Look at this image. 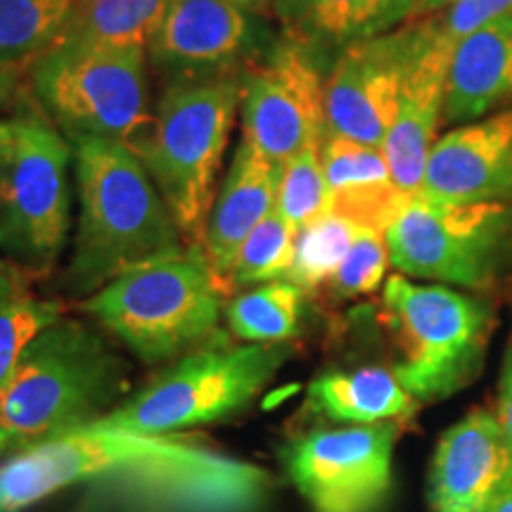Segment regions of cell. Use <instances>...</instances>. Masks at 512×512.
I'll list each match as a JSON object with an SVG mask.
<instances>
[{
  "mask_svg": "<svg viewBox=\"0 0 512 512\" xmlns=\"http://www.w3.org/2000/svg\"><path fill=\"white\" fill-rule=\"evenodd\" d=\"M76 484H100L159 512H256L271 477L169 434L79 427L0 463V512H22Z\"/></svg>",
  "mask_w": 512,
  "mask_h": 512,
  "instance_id": "obj_1",
  "label": "cell"
},
{
  "mask_svg": "<svg viewBox=\"0 0 512 512\" xmlns=\"http://www.w3.org/2000/svg\"><path fill=\"white\" fill-rule=\"evenodd\" d=\"M79 226L67 268V290L95 294L119 275L181 254L183 235L162 192L128 145L76 138Z\"/></svg>",
  "mask_w": 512,
  "mask_h": 512,
  "instance_id": "obj_2",
  "label": "cell"
},
{
  "mask_svg": "<svg viewBox=\"0 0 512 512\" xmlns=\"http://www.w3.org/2000/svg\"><path fill=\"white\" fill-rule=\"evenodd\" d=\"M124 361L98 332L60 318L29 344L0 392V463L114 411L128 389Z\"/></svg>",
  "mask_w": 512,
  "mask_h": 512,
  "instance_id": "obj_3",
  "label": "cell"
},
{
  "mask_svg": "<svg viewBox=\"0 0 512 512\" xmlns=\"http://www.w3.org/2000/svg\"><path fill=\"white\" fill-rule=\"evenodd\" d=\"M238 74L171 81L133 152L162 192L190 247L202 249L216 176L242 105Z\"/></svg>",
  "mask_w": 512,
  "mask_h": 512,
  "instance_id": "obj_4",
  "label": "cell"
},
{
  "mask_svg": "<svg viewBox=\"0 0 512 512\" xmlns=\"http://www.w3.org/2000/svg\"><path fill=\"white\" fill-rule=\"evenodd\" d=\"M223 287L202 249L133 268L86 299V309L147 366L174 361L219 335Z\"/></svg>",
  "mask_w": 512,
  "mask_h": 512,
  "instance_id": "obj_5",
  "label": "cell"
},
{
  "mask_svg": "<svg viewBox=\"0 0 512 512\" xmlns=\"http://www.w3.org/2000/svg\"><path fill=\"white\" fill-rule=\"evenodd\" d=\"M382 306L399 351L392 370L415 401L446 399L475 377L494 328L484 299L396 273L384 280Z\"/></svg>",
  "mask_w": 512,
  "mask_h": 512,
  "instance_id": "obj_6",
  "label": "cell"
},
{
  "mask_svg": "<svg viewBox=\"0 0 512 512\" xmlns=\"http://www.w3.org/2000/svg\"><path fill=\"white\" fill-rule=\"evenodd\" d=\"M287 356L290 349L285 344H230L216 335L178 358L98 425L171 434L226 420L271 382Z\"/></svg>",
  "mask_w": 512,
  "mask_h": 512,
  "instance_id": "obj_7",
  "label": "cell"
},
{
  "mask_svg": "<svg viewBox=\"0 0 512 512\" xmlns=\"http://www.w3.org/2000/svg\"><path fill=\"white\" fill-rule=\"evenodd\" d=\"M31 83L69 140L133 150L152 124L145 48L60 41L31 64Z\"/></svg>",
  "mask_w": 512,
  "mask_h": 512,
  "instance_id": "obj_8",
  "label": "cell"
},
{
  "mask_svg": "<svg viewBox=\"0 0 512 512\" xmlns=\"http://www.w3.org/2000/svg\"><path fill=\"white\" fill-rule=\"evenodd\" d=\"M384 242L406 278L484 290L512 266V204L408 197Z\"/></svg>",
  "mask_w": 512,
  "mask_h": 512,
  "instance_id": "obj_9",
  "label": "cell"
},
{
  "mask_svg": "<svg viewBox=\"0 0 512 512\" xmlns=\"http://www.w3.org/2000/svg\"><path fill=\"white\" fill-rule=\"evenodd\" d=\"M72 147L38 117H19L17 150L0 209V249L29 268H50L72 221Z\"/></svg>",
  "mask_w": 512,
  "mask_h": 512,
  "instance_id": "obj_10",
  "label": "cell"
},
{
  "mask_svg": "<svg viewBox=\"0 0 512 512\" xmlns=\"http://www.w3.org/2000/svg\"><path fill=\"white\" fill-rule=\"evenodd\" d=\"M396 425L313 430L283 448V465L313 512H377L392 489Z\"/></svg>",
  "mask_w": 512,
  "mask_h": 512,
  "instance_id": "obj_11",
  "label": "cell"
},
{
  "mask_svg": "<svg viewBox=\"0 0 512 512\" xmlns=\"http://www.w3.org/2000/svg\"><path fill=\"white\" fill-rule=\"evenodd\" d=\"M242 140L283 169L328 136L316 55L287 41L242 79Z\"/></svg>",
  "mask_w": 512,
  "mask_h": 512,
  "instance_id": "obj_12",
  "label": "cell"
},
{
  "mask_svg": "<svg viewBox=\"0 0 512 512\" xmlns=\"http://www.w3.org/2000/svg\"><path fill=\"white\" fill-rule=\"evenodd\" d=\"M420 38L422 19L358 41L337 55L325 79V126L330 136L382 147Z\"/></svg>",
  "mask_w": 512,
  "mask_h": 512,
  "instance_id": "obj_13",
  "label": "cell"
},
{
  "mask_svg": "<svg viewBox=\"0 0 512 512\" xmlns=\"http://www.w3.org/2000/svg\"><path fill=\"white\" fill-rule=\"evenodd\" d=\"M456 43L441 31L437 15L422 19L418 53L403 81L399 107L382 143L392 181L406 197L422 192L427 162L444 121L446 81Z\"/></svg>",
  "mask_w": 512,
  "mask_h": 512,
  "instance_id": "obj_14",
  "label": "cell"
},
{
  "mask_svg": "<svg viewBox=\"0 0 512 512\" xmlns=\"http://www.w3.org/2000/svg\"><path fill=\"white\" fill-rule=\"evenodd\" d=\"M254 43L252 12L228 0H169L145 53L171 81L238 74Z\"/></svg>",
  "mask_w": 512,
  "mask_h": 512,
  "instance_id": "obj_15",
  "label": "cell"
},
{
  "mask_svg": "<svg viewBox=\"0 0 512 512\" xmlns=\"http://www.w3.org/2000/svg\"><path fill=\"white\" fill-rule=\"evenodd\" d=\"M512 484V451L496 413L475 408L441 434L430 467L432 512H484Z\"/></svg>",
  "mask_w": 512,
  "mask_h": 512,
  "instance_id": "obj_16",
  "label": "cell"
},
{
  "mask_svg": "<svg viewBox=\"0 0 512 512\" xmlns=\"http://www.w3.org/2000/svg\"><path fill=\"white\" fill-rule=\"evenodd\" d=\"M420 195L512 204V107L441 136L432 147Z\"/></svg>",
  "mask_w": 512,
  "mask_h": 512,
  "instance_id": "obj_17",
  "label": "cell"
},
{
  "mask_svg": "<svg viewBox=\"0 0 512 512\" xmlns=\"http://www.w3.org/2000/svg\"><path fill=\"white\" fill-rule=\"evenodd\" d=\"M280 166L266 159L252 145L242 143L235 150L221 192L211 207L204 230L202 254L226 292V275L247 235L275 209Z\"/></svg>",
  "mask_w": 512,
  "mask_h": 512,
  "instance_id": "obj_18",
  "label": "cell"
},
{
  "mask_svg": "<svg viewBox=\"0 0 512 512\" xmlns=\"http://www.w3.org/2000/svg\"><path fill=\"white\" fill-rule=\"evenodd\" d=\"M320 162L330 214L384 235L408 197L394 185L382 147L328 133L320 145Z\"/></svg>",
  "mask_w": 512,
  "mask_h": 512,
  "instance_id": "obj_19",
  "label": "cell"
},
{
  "mask_svg": "<svg viewBox=\"0 0 512 512\" xmlns=\"http://www.w3.org/2000/svg\"><path fill=\"white\" fill-rule=\"evenodd\" d=\"M512 107V12L460 38L446 81V124H467Z\"/></svg>",
  "mask_w": 512,
  "mask_h": 512,
  "instance_id": "obj_20",
  "label": "cell"
},
{
  "mask_svg": "<svg viewBox=\"0 0 512 512\" xmlns=\"http://www.w3.org/2000/svg\"><path fill=\"white\" fill-rule=\"evenodd\" d=\"M287 41L309 53H335L403 27L413 0H273Z\"/></svg>",
  "mask_w": 512,
  "mask_h": 512,
  "instance_id": "obj_21",
  "label": "cell"
},
{
  "mask_svg": "<svg viewBox=\"0 0 512 512\" xmlns=\"http://www.w3.org/2000/svg\"><path fill=\"white\" fill-rule=\"evenodd\" d=\"M309 408L339 425H377L411 415L415 399L394 370H332L311 382Z\"/></svg>",
  "mask_w": 512,
  "mask_h": 512,
  "instance_id": "obj_22",
  "label": "cell"
},
{
  "mask_svg": "<svg viewBox=\"0 0 512 512\" xmlns=\"http://www.w3.org/2000/svg\"><path fill=\"white\" fill-rule=\"evenodd\" d=\"M169 0H76L60 41L147 48Z\"/></svg>",
  "mask_w": 512,
  "mask_h": 512,
  "instance_id": "obj_23",
  "label": "cell"
},
{
  "mask_svg": "<svg viewBox=\"0 0 512 512\" xmlns=\"http://www.w3.org/2000/svg\"><path fill=\"white\" fill-rule=\"evenodd\" d=\"M304 292L287 280L264 283L233 297L226 306L230 332L242 342L285 344L297 337Z\"/></svg>",
  "mask_w": 512,
  "mask_h": 512,
  "instance_id": "obj_24",
  "label": "cell"
},
{
  "mask_svg": "<svg viewBox=\"0 0 512 512\" xmlns=\"http://www.w3.org/2000/svg\"><path fill=\"white\" fill-rule=\"evenodd\" d=\"M76 0H0V62L27 67L60 43Z\"/></svg>",
  "mask_w": 512,
  "mask_h": 512,
  "instance_id": "obj_25",
  "label": "cell"
},
{
  "mask_svg": "<svg viewBox=\"0 0 512 512\" xmlns=\"http://www.w3.org/2000/svg\"><path fill=\"white\" fill-rule=\"evenodd\" d=\"M358 233L361 228L335 214H325L323 219L297 230L292 266L285 275L287 283L297 285L302 292L328 285Z\"/></svg>",
  "mask_w": 512,
  "mask_h": 512,
  "instance_id": "obj_26",
  "label": "cell"
},
{
  "mask_svg": "<svg viewBox=\"0 0 512 512\" xmlns=\"http://www.w3.org/2000/svg\"><path fill=\"white\" fill-rule=\"evenodd\" d=\"M294 240L297 230L273 209L242 242L226 275V294L235 287L285 280L292 266Z\"/></svg>",
  "mask_w": 512,
  "mask_h": 512,
  "instance_id": "obj_27",
  "label": "cell"
},
{
  "mask_svg": "<svg viewBox=\"0 0 512 512\" xmlns=\"http://www.w3.org/2000/svg\"><path fill=\"white\" fill-rule=\"evenodd\" d=\"M320 145L306 147L280 169L275 211L294 230H302L309 223L330 214L328 183H325L323 162H320Z\"/></svg>",
  "mask_w": 512,
  "mask_h": 512,
  "instance_id": "obj_28",
  "label": "cell"
},
{
  "mask_svg": "<svg viewBox=\"0 0 512 512\" xmlns=\"http://www.w3.org/2000/svg\"><path fill=\"white\" fill-rule=\"evenodd\" d=\"M60 318V304L36 299L29 292L0 304V392L29 344Z\"/></svg>",
  "mask_w": 512,
  "mask_h": 512,
  "instance_id": "obj_29",
  "label": "cell"
},
{
  "mask_svg": "<svg viewBox=\"0 0 512 512\" xmlns=\"http://www.w3.org/2000/svg\"><path fill=\"white\" fill-rule=\"evenodd\" d=\"M389 264L392 261H389L384 235L375 233V230H361L349 254L344 256L342 266L330 278V292L342 299L373 294L384 283V273H387Z\"/></svg>",
  "mask_w": 512,
  "mask_h": 512,
  "instance_id": "obj_30",
  "label": "cell"
},
{
  "mask_svg": "<svg viewBox=\"0 0 512 512\" xmlns=\"http://www.w3.org/2000/svg\"><path fill=\"white\" fill-rule=\"evenodd\" d=\"M512 12V0H453L448 8L437 15L441 31L458 43L460 38L475 34L477 29L496 22Z\"/></svg>",
  "mask_w": 512,
  "mask_h": 512,
  "instance_id": "obj_31",
  "label": "cell"
},
{
  "mask_svg": "<svg viewBox=\"0 0 512 512\" xmlns=\"http://www.w3.org/2000/svg\"><path fill=\"white\" fill-rule=\"evenodd\" d=\"M496 418H498V422H501L505 441H508V446L512 451V339L508 342V349H505L501 377H498Z\"/></svg>",
  "mask_w": 512,
  "mask_h": 512,
  "instance_id": "obj_32",
  "label": "cell"
},
{
  "mask_svg": "<svg viewBox=\"0 0 512 512\" xmlns=\"http://www.w3.org/2000/svg\"><path fill=\"white\" fill-rule=\"evenodd\" d=\"M17 131L19 119H0V209H3L5 188H8L12 159L17 150Z\"/></svg>",
  "mask_w": 512,
  "mask_h": 512,
  "instance_id": "obj_33",
  "label": "cell"
},
{
  "mask_svg": "<svg viewBox=\"0 0 512 512\" xmlns=\"http://www.w3.org/2000/svg\"><path fill=\"white\" fill-rule=\"evenodd\" d=\"M24 67H15V64L0 62V112L17 98L19 93V72Z\"/></svg>",
  "mask_w": 512,
  "mask_h": 512,
  "instance_id": "obj_34",
  "label": "cell"
},
{
  "mask_svg": "<svg viewBox=\"0 0 512 512\" xmlns=\"http://www.w3.org/2000/svg\"><path fill=\"white\" fill-rule=\"evenodd\" d=\"M24 292H27V287H24L19 273L12 266L0 261V304L10 302V299H15Z\"/></svg>",
  "mask_w": 512,
  "mask_h": 512,
  "instance_id": "obj_35",
  "label": "cell"
},
{
  "mask_svg": "<svg viewBox=\"0 0 512 512\" xmlns=\"http://www.w3.org/2000/svg\"><path fill=\"white\" fill-rule=\"evenodd\" d=\"M453 0H413L415 17H430L437 15V12H444Z\"/></svg>",
  "mask_w": 512,
  "mask_h": 512,
  "instance_id": "obj_36",
  "label": "cell"
},
{
  "mask_svg": "<svg viewBox=\"0 0 512 512\" xmlns=\"http://www.w3.org/2000/svg\"><path fill=\"white\" fill-rule=\"evenodd\" d=\"M484 512H512V484Z\"/></svg>",
  "mask_w": 512,
  "mask_h": 512,
  "instance_id": "obj_37",
  "label": "cell"
},
{
  "mask_svg": "<svg viewBox=\"0 0 512 512\" xmlns=\"http://www.w3.org/2000/svg\"><path fill=\"white\" fill-rule=\"evenodd\" d=\"M228 3L240 5V8H245L247 12H261V10H266L268 5L273 8V0H228Z\"/></svg>",
  "mask_w": 512,
  "mask_h": 512,
  "instance_id": "obj_38",
  "label": "cell"
},
{
  "mask_svg": "<svg viewBox=\"0 0 512 512\" xmlns=\"http://www.w3.org/2000/svg\"><path fill=\"white\" fill-rule=\"evenodd\" d=\"M102 508H105V505H102V498L91 496V498H83L72 512H102Z\"/></svg>",
  "mask_w": 512,
  "mask_h": 512,
  "instance_id": "obj_39",
  "label": "cell"
}]
</instances>
